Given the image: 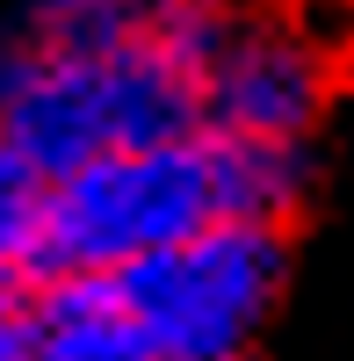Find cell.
I'll list each match as a JSON object with an SVG mask.
<instances>
[{
    "instance_id": "6da1fadb",
    "label": "cell",
    "mask_w": 354,
    "mask_h": 361,
    "mask_svg": "<svg viewBox=\"0 0 354 361\" xmlns=\"http://www.w3.org/2000/svg\"><path fill=\"white\" fill-rule=\"evenodd\" d=\"M304 188L311 145H246L202 123L152 145H123V152H94L44 180L29 282L109 275L210 224H289Z\"/></svg>"
},
{
    "instance_id": "7a4b0ae2",
    "label": "cell",
    "mask_w": 354,
    "mask_h": 361,
    "mask_svg": "<svg viewBox=\"0 0 354 361\" xmlns=\"http://www.w3.org/2000/svg\"><path fill=\"white\" fill-rule=\"evenodd\" d=\"M289 282L282 224H210L109 275L29 282L37 361H246Z\"/></svg>"
},
{
    "instance_id": "3957f363",
    "label": "cell",
    "mask_w": 354,
    "mask_h": 361,
    "mask_svg": "<svg viewBox=\"0 0 354 361\" xmlns=\"http://www.w3.org/2000/svg\"><path fill=\"white\" fill-rule=\"evenodd\" d=\"M173 130H195V66L152 29L116 44L0 37V137L44 180Z\"/></svg>"
},
{
    "instance_id": "277c9868",
    "label": "cell",
    "mask_w": 354,
    "mask_h": 361,
    "mask_svg": "<svg viewBox=\"0 0 354 361\" xmlns=\"http://www.w3.org/2000/svg\"><path fill=\"white\" fill-rule=\"evenodd\" d=\"M333 44L289 15L239 8L217 51L195 66V123L246 145H311L333 109Z\"/></svg>"
},
{
    "instance_id": "5b68a950",
    "label": "cell",
    "mask_w": 354,
    "mask_h": 361,
    "mask_svg": "<svg viewBox=\"0 0 354 361\" xmlns=\"http://www.w3.org/2000/svg\"><path fill=\"white\" fill-rule=\"evenodd\" d=\"M152 8L159 0H22L8 37H22V44H116V37H145Z\"/></svg>"
},
{
    "instance_id": "8992f818",
    "label": "cell",
    "mask_w": 354,
    "mask_h": 361,
    "mask_svg": "<svg viewBox=\"0 0 354 361\" xmlns=\"http://www.w3.org/2000/svg\"><path fill=\"white\" fill-rule=\"evenodd\" d=\"M37 209H44V173L0 137V289H29V267H37Z\"/></svg>"
},
{
    "instance_id": "52a82bcc",
    "label": "cell",
    "mask_w": 354,
    "mask_h": 361,
    "mask_svg": "<svg viewBox=\"0 0 354 361\" xmlns=\"http://www.w3.org/2000/svg\"><path fill=\"white\" fill-rule=\"evenodd\" d=\"M0 361H37V340H29V289H0Z\"/></svg>"
},
{
    "instance_id": "ba28073f",
    "label": "cell",
    "mask_w": 354,
    "mask_h": 361,
    "mask_svg": "<svg viewBox=\"0 0 354 361\" xmlns=\"http://www.w3.org/2000/svg\"><path fill=\"white\" fill-rule=\"evenodd\" d=\"M123 361H159V354H123Z\"/></svg>"
}]
</instances>
